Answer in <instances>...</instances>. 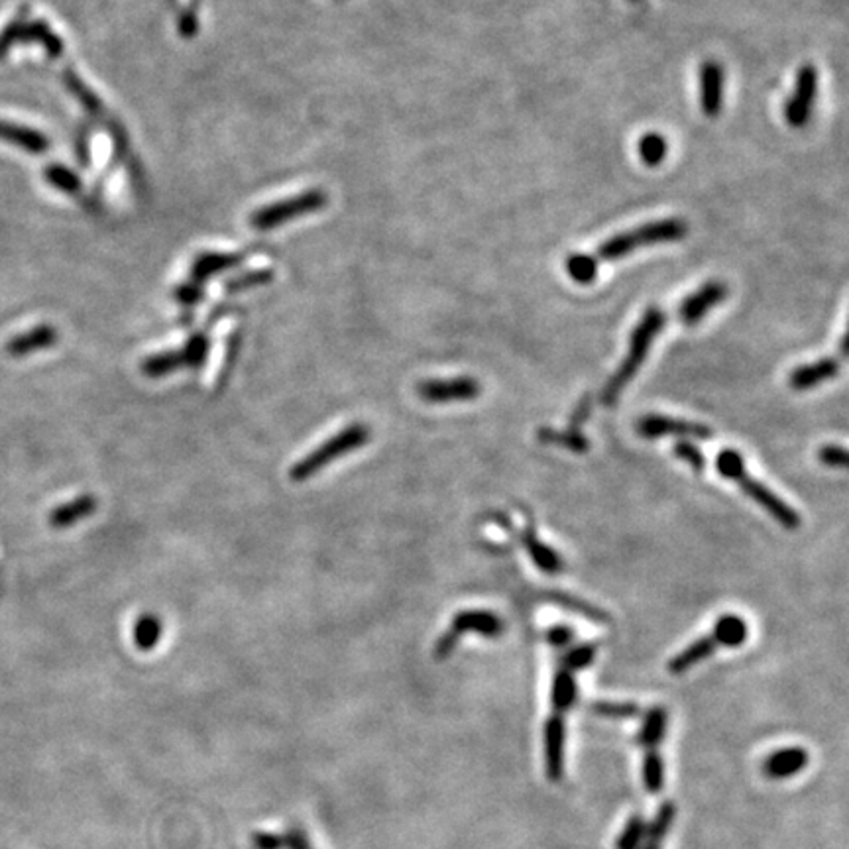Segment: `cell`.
Masks as SVG:
<instances>
[{"label": "cell", "mask_w": 849, "mask_h": 849, "mask_svg": "<svg viewBox=\"0 0 849 849\" xmlns=\"http://www.w3.org/2000/svg\"><path fill=\"white\" fill-rule=\"evenodd\" d=\"M46 181H49L51 186H54L56 189L59 191H65V193H77L81 189V181L80 177H77L71 169L68 167H63V165H51L46 169Z\"/></svg>", "instance_id": "obj_35"}, {"label": "cell", "mask_w": 849, "mask_h": 849, "mask_svg": "<svg viewBox=\"0 0 849 849\" xmlns=\"http://www.w3.org/2000/svg\"><path fill=\"white\" fill-rule=\"evenodd\" d=\"M40 44L46 54L51 58L61 56L63 42L61 37L49 28L42 20L26 22L24 18H16L10 22L6 28L0 32V58L6 56V51L16 44Z\"/></svg>", "instance_id": "obj_8"}, {"label": "cell", "mask_w": 849, "mask_h": 849, "mask_svg": "<svg viewBox=\"0 0 849 849\" xmlns=\"http://www.w3.org/2000/svg\"><path fill=\"white\" fill-rule=\"evenodd\" d=\"M840 370H842V362L838 358L828 356L818 362L804 364V366H799V368H794L789 377V384L796 391H806L828 380H833V377L840 374Z\"/></svg>", "instance_id": "obj_15"}, {"label": "cell", "mask_w": 849, "mask_h": 849, "mask_svg": "<svg viewBox=\"0 0 849 849\" xmlns=\"http://www.w3.org/2000/svg\"><path fill=\"white\" fill-rule=\"evenodd\" d=\"M726 73L717 61H704L700 68V107L704 116L716 119L724 109Z\"/></svg>", "instance_id": "obj_14"}, {"label": "cell", "mask_w": 849, "mask_h": 849, "mask_svg": "<svg viewBox=\"0 0 849 849\" xmlns=\"http://www.w3.org/2000/svg\"><path fill=\"white\" fill-rule=\"evenodd\" d=\"M208 346H211V341H208V336L203 334V333H197V334H193V336L189 338V341L186 343V346L181 348L183 352H186L187 368H193V370L201 368V366H203L205 360H207Z\"/></svg>", "instance_id": "obj_36"}, {"label": "cell", "mask_w": 849, "mask_h": 849, "mask_svg": "<svg viewBox=\"0 0 849 849\" xmlns=\"http://www.w3.org/2000/svg\"><path fill=\"white\" fill-rule=\"evenodd\" d=\"M664 324H667V313L663 309L649 307L643 313L642 321L635 324V329L630 336V348H627L623 362L606 382L602 394H600V401H602L606 408H611V405L618 403L625 386L633 380L639 370H642V366L649 356V350L653 343H655L659 333L664 329Z\"/></svg>", "instance_id": "obj_1"}, {"label": "cell", "mask_w": 849, "mask_h": 849, "mask_svg": "<svg viewBox=\"0 0 849 849\" xmlns=\"http://www.w3.org/2000/svg\"><path fill=\"white\" fill-rule=\"evenodd\" d=\"M56 343H58L56 326L40 324V326H34V329L28 331V333L10 338L8 345H6V352L10 356L22 358V356L34 355V352L48 350V348L54 346Z\"/></svg>", "instance_id": "obj_17"}, {"label": "cell", "mask_w": 849, "mask_h": 849, "mask_svg": "<svg viewBox=\"0 0 849 849\" xmlns=\"http://www.w3.org/2000/svg\"><path fill=\"white\" fill-rule=\"evenodd\" d=\"M97 509V498L93 495H80L68 504L58 505L54 512L49 514V525L54 529H68L80 524V521L87 519L90 514H95Z\"/></svg>", "instance_id": "obj_19"}, {"label": "cell", "mask_w": 849, "mask_h": 849, "mask_svg": "<svg viewBox=\"0 0 849 849\" xmlns=\"http://www.w3.org/2000/svg\"><path fill=\"white\" fill-rule=\"evenodd\" d=\"M545 596H547V602H551V604L560 606L565 610H570L572 613H578V616L590 620L594 623H610V616L604 610H600L598 606H594L590 602H584L582 598H577V596L567 594V592H558V590L547 592Z\"/></svg>", "instance_id": "obj_24"}, {"label": "cell", "mask_w": 849, "mask_h": 849, "mask_svg": "<svg viewBox=\"0 0 849 849\" xmlns=\"http://www.w3.org/2000/svg\"><path fill=\"white\" fill-rule=\"evenodd\" d=\"M181 368H187V358L183 350H167L154 355L142 362L140 370L148 377H164L167 374H174Z\"/></svg>", "instance_id": "obj_25"}, {"label": "cell", "mask_w": 849, "mask_h": 849, "mask_svg": "<svg viewBox=\"0 0 849 849\" xmlns=\"http://www.w3.org/2000/svg\"><path fill=\"white\" fill-rule=\"evenodd\" d=\"M577 696H578V686H577L574 673L568 671L565 664L558 663L555 678H553V692H551L553 712L567 716L570 708L574 706V702H577Z\"/></svg>", "instance_id": "obj_21"}, {"label": "cell", "mask_w": 849, "mask_h": 849, "mask_svg": "<svg viewBox=\"0 0 849 849\" xmlns=\"http://www.w3.org/2000/svg\"><path fill=\"white\" fill-rule=\"evenodd\" d=\"M749 635L748 623L743 618L734 616V613H727V616H722L716 621L714 630L710 635H704L696 639L695 643H690L686 649H683L678 655H674L669 661V673L673 674H683L690 671L692 667H696L698 663H702L706 657H710L716 649L720 647H739L746 643V639Z\"/></svg>", "instance_id": "obj_4"}, {"label": "cell", "mask_w": 849, "mask_h": 849, "mask_svg": "<svg viewBox=\"0 0 849 849\" xmlns=\"http://www.w3.org/2000/svg\"><path fill=\"white\" fill-rule=\"evenodd\" d=\"M547 642L557 649H567L574 642V630L570 625H553L547 630Z\"/></svg>", "instance_id": "obj_39"}, {"label": "cell", "mask_w": 849, "mask_h": 849, "mask_svg": "<svg viewBox=\"0 0 849 849\" xmlns=\"http://www.w3.org/2000/svg\"><path fill=\"white\" fill-rule=\"evenodd\" d=\"M808 761L810 757L804 748H782L767 757L763 763V773L775 780L791 779L799 775Z\"/></svg>", "instance_id": "obj_16"}, {"label": "cell", "mask_w": 849, "mask_h": 849, "mask_svg": "<svg viewBox=\"0 0 849 849\" xmlns=\"http://www.w3.org/2000/svg\"><path fill=\"white\" fill-rule=\"evenodd\" d=\"M643 785L649 792L659 794L664 787V761L659 749H647L643 757Z\"/></svg>", "instance_id": "obj_31"}, {"label": "cell", "mask_w": 849, "mask_h": 849, "mask_svg": "<svg viewBox=\"0 0 849 849\" xmlns=\"http://www.w3.org/2000/svg\"><path fill=\"white\" fill-rule=\"evenodd\" d=\"M201 293H203L201 285L193 283V281H191V283H186V285H181L179 290L175 292L177 302L183 303V305H195V303H197L199 299H201Z\"/></svg>", "instance_id": "obj_42"}, {"label": "cell", "mask_w": 849, "mask_h": 849, "mask_svg": "<svg viewBox=\"0 0 849 849\" xmlns=\"http://www.w3.org/2000/svg\"><path fill=\"white\" fill-rule=\"evenodd\" d=\"M673 452L676 454V459L686 462L692 470H696L698 474H702L704 470H706V456H704V452L695 445V442L676 440Z\"/></svg>", "instance_id": "obj_37"}, {"label": "cell", "mask_w": 849, "mask_h": 849, "mask_svg": "<svg viewBox=\"0 0 849 849\" xmlns=\"http://www.w3.org/2000/svg\"><path fill=\"white\" fill-rule=\"evenodd\" d=\"M240 260H242V256H237V254H203L193 266L191 281L201 285L208 278H213L215 273L228 270L234 264H239Z\"/></svg>", "instance_id": "obj_28"}, {"label": "cell", "mask_w": 849, "mask_h": 849, "mask_svg": "<svg viewBox=\"0 0 849 849\" xmlns=\"http://www.w3.org/2000/svg\"><path fill=\"white\" fill-rule=\"evenodd\" d=\"M370 437H372V430L366 423H352L345 427L343 430H338L334 437L326 439L321 447L311 451L305 459L293 464L290 478L293 482H305L313 478L315 474H319L324 466H329L334 461L341 459V456L350 454L368 445Z\"/></svg>", "instance_id": "obj_5"}, {"label": "cell", "mask_w": 849, "mask_h": 849, "mask_svg": "<svg viewBox=\"0 0 849 849\" xmlns=\"http://www.w3.org/2000/svg\"><path fill=\"white\" fill-rule=\"evenodd\" d=\"M590 710L598 716L608 717V720H631V717H637L642 708L637 706L633 702H592Z\"/></svg>", "instance_id": "obj_33"}, {"label": "cell", "mask_w": 849, "mask_h": 849, "mask_svg": "<svg viewBox=\"0 0 849 849\" xmlns=\"http://www.w3.org/2000/svg\"><path fill=\"white\" fill-rule=\"evenodd\" d=\"M590 411H592V398H590V396H584V398L578 401L577 409H574L572 415H570V427H568V429L580 430V427L586 423L588 417H590Z\"/></svg>", "instance_id": "obj_41"}, {"label": "cell", "mask_w": 849, "mask_h": 849, "mask_svg": "<svg viewBox=\"0 0 849 849\" xmlns=\"http://www.w3.org/2000/svg\"><path fill=\"white\" fill-rule=\"evenodd\" d=\"M0 140L32 154H42L49 148V140L42 133L6 121H0Z\"/></svg>", "instance_id": "obj_20"}, {"label": "cell", "mask_w": 849, "mask_h": 849, "mask_svg": "<svg viewBox=\"0 0 849 849\" xmlns=\"http://www.w3.org/2000/svg\"><path fill=\"white\" fill-rule=\"evenodd\" d=\"M727 297V285L722 281H706L698 292L688 295L678 307V319L686 326L698 324L708 313Z\"/></svg>", "instance_id": "obj_13"}, {"label": "cell", "mask_w": 849, "mask_h": 849, "mask_svg": "<svg viewBox=\"0 0 849 849\" xmlns=\"http://www.w3.org/2000/svg\"><path fill=\"white\" fill-rule=\"evenodd\" d=\"M820 461L832 468H845L847 466V451L840 445H826L820 451Z\"/></svg>", "instance_id": "obj_40"}, {"label": "cell", "mask_w": 849, "mask_h": 849, "mask_svg": "<svg viewBox=\"0 0 849 849\" xmlns=\"http://www.w3.org/2000/svg\"><path fill=\"white\" fill-rule=\"evenodd\" d=\"M543 749H545V773L548 780H560L565 773V739L567 724L565 714L553 712L543 729Z\"/></svg>", "instance_id": "obj_12"}, {"label": "cell", "mask_w": 849, "mask_h": 849, "mask_svg": "<svg viewBox=\"0 0 849 849\" xmlns=\"http://www.w3.org/2000/svg\"><path fill=\"white\" fill-rule=\"evenodd\" d=\"M716 468L724 478L736 482V484L741 488V492L751 498L757 505L763 507L769 515H773L777 524H780L785 529H799L802 519L796 512L794 507H791L785 500L779 498V495L767 488L763 482L755 480L749 476L746 462H743L741 452L736 449H724L720 454L716 456Z\"/></svg>", "instance_id": "obj_2"}, {"label": "cell", "mask_w": 849, "mask_h": 849, "mask_svg": "<svg viewBox=\"0 0 849 849\" xmlns=\"http://www.w3.org/2000/svg\"><path fill=\"white\" fill-rule=\"evenodd\" d=\"M637 152H639V158H642V162L645 165L657 167V165H661L664 162V158H667L669 142H667V138H664L659 133H649V134L642 136V140H639Z\"/></svg>", "instance_id": "obj_29"}, {"label": "cell", "mask_w": 849, "mask_h": 849, "mask_svg": "<svg viewBox=\"0 0 849 849\" xmlns=\"http://www.w3.org/2000/svg\"><path fill=\"white\" fill-rule=\"evenodd\" d=\"M324 205H326V195L319 189H313L302 195H295V197H290L285 201L260 208V211H256L250 217V227H254L256 230H271L295 217L315 213Z\"/></svg>", "instance_id": "obj_7"}, {"label": "cell", "mask_w": 849, "mask_h": 849, "mask_svg": "<svg viewBox=\"0 0 849 849\" xmlns=\"http://www.w3.org/2000/svg\"><path fill=\"white\" fill-rule=\"evenodd\" d=\"M476 633L486 639H495L504 633V621L498 613L488 610H462L452 618L449 630L437 639L435 657L447 659L459 645L462 635Z\"/></svg>", "instance_id": "obj_6"}, {"label": "cell", "mask_w": 849, "mask_h": 849, "mask_svg": "<svg viewBox=\"0 0 849 849\" xmlns=\"http://www.w3.org/2000/svg\"><path fill=\"white\" fill-rule=\"evenodd\" d=\"M688 225L685 218H663L655 223H647L633 230L616 234L606 240L592 254L596 262H618V260L633 254L637 248L655 246V244H671L686 239Z\"/></svg>", "instance_id": "obj_3"}, {"label": "cell", "mask_w": 849, "mask_h": 849, "mask_svg": "<svg viewBox=\"0 0 849 849\" xmlns=\"http://www.w3.org/2000/svg\"><path fill=\"white\" fill-rule=\"evenodd\" d=\"M818 93V69L814 65H802L796 73L792 97L785 104V119L792 128H804L812 116V107Z\"/></svg>", "instance_id": "obj_9"}, {"label": "cell", "mask_w": 849, "mask_h": 849, "mask_svg": "<svg viewBox=\"0 0 849 849\" xmlns=\"http://www.w3.org/2000/svg\"><path fill=\"white\" fill-rule=\"evenodd\" d=\"M65 83H68V87L71 89V93H75V97L80 99L90 112H93V109L101 107L99 99L93 93H90V90L80 80H77L75 75H71V73L65 75Z\"/></svg>", "instance_id": "obj_38"}, {"label": "cell", "mask_w": 849, "mask_h": 849, "mask_svg": "<svg viewBox=\"0 0 849 849\" xmlns=\"http://www.w3.org/2000/svg\"><path fill=\"white\" fill-rule=\"evenodd\" d=\"M667 724H669V712L663 706H653L645 714L643 726L637 734L639 746H642L643 749H659L664 739V734H667Z\"/></svg>", "instance_id": "obj_22"}, {"label": "cell", "mask_w": 849, "mask_h": 849, "mask_svg": "<svg viewBox=\"0 0 849 849\" xmlns=\"http://www.w3.org/2000/svg\"><path fill=\"white\" fill-rule=\"evenodd\" d=\"M631 3H642V0H631Z\"/></svg>", "instance_id": "obj_43"}, {"label": "cell", "mask_w": 849, "mask_h": 849, "mask_svg": "<svg viewBox=\"0 0 849 849\" xmlns=\"http://www.w3.org/2000/svg\"><path fill=\"white\" fill-rule=\"evenodd\" d=\"M596 653H598L596 643H580L574 647H567L563 655H560L558 663L565 664L568 671L578 673V671L590 667L596 659Z\"/></svg>", "instance_id": "obj_32"}, {"label": "cell", "mask_w": 849, "mask_h": 849, "mask_svg": "<svg viewBox=\"0 0 849 849\" xmlns=\"http://www.w3.org/2000/svg\"><path fill=\"white\" fill-rule=\"evenodd\" d=\"M537 439L543 442V445H557L560 449H567L570 452H578V454L590 449V442H588V439L582 435V430H574V429L557 430L551 427H541L537 430Z\"/></svg>", "instance_id": "obj_26"}, {"label": "cell", "mask_w": 849, "mask_h": 849, "mask_svg": "<svg viewBox=\"0 0 849 849\" xmlns=\"http://www.w3.org/2000/svg\"><path fill=\"white\" fill-rule=\"evenodd\" d=\"M521 545H524L527 555L531 557V560L537 565L541 572L545 574L563 572L565 568L563 558H560V555L555 551V548H551L537 537V529H535L533 525H527L525 531L521 533Z\"/></svg>", "instance_id": "obj_18"}, {"label": "cell", "mask_w": 849, "mask_h": 849, "mask_svg": "<svg viewBox=\"0 0 849 849\" xmlns=\"http://www.w3.org/2000/svg\"><path fill=\"white\" fill-rule=\"evenodd\" d=\"M480 382L470 376L451 377V380H425L417 386V396L427 403L472 401L480 396Z\"/></svg>", "instance_id": "obj_11"}, {"label": "cell", "mask_w": 849, "mask_h": 849, "mask_svg": "<svg viewBox=\"0 0 849 849\" xmlns=\"http://www.w3.org/2000/svg\"><path fill=\"white\" fill-rule=\"evenodd\" d=\"M645 833H647L645 820L639 814L631 816L630 820H627L623 832L620 833V838L616 842V849H639L645 840Z\"/></svg>", "instance_id": "obj_34"}, {"label": "cell", "mask_w": 849, "mask_h": 849, "mask_svg": "<svg viewBox=\"0 0 849 849\" xmlns=\"http://www.w3.org/2000/svg\"><path fill=\"white\" fill-rule=\"evenodd\" d=\"M674 818H676L674 802L673 801L663 802L659 806V810H657V816L653 818V822L647 826L645 840H643V844L639 849H661L664 838H667V833H669V830L673 826Z\"/></svg>", "instance_id": "obj_23"}, {"label": "cell", "mask_w": 849, "mask_h": 849, "mask_svg": "<svg viewBox=\"0 0 849 849\" xmlns=\"http://www.w3.org/2000/svg\"><path fill=\"white\" fill-rule=\"evenodd\" d=\"M598 266L592 254H572L565 262L568 276L580 285H590L598 278Z\"/></svg>", "instance_id": "obj_30"}, {"label": "cell", "mask_w": 849, "mask_h": 849, "mask_svg": "<svg viewBox=\"0 0 849 849\" xmlns=\"http://www.w3.org/2000/svg\"><path fill=\"white\" fill-rule=\"evenodd\" d=\"M162 635H164V623L158 616H155V613L146 611L136 620L133 639H134V645L140 651L146 653V651L158 647Z\"/></svg>", "instance_id": "obj_27"}, {"label": "cell", "mask_w": 849, "mask_h": 849, "mask_svg": "<svg viewBox=\"0 0 849 849\" xmlns=\"http://www.w3.org/2000/svg\"><path fill=\"white\" fill-rule=\"evenodd\" d=\"M637 433L643 439H659V437H683V439H712L714 437V429L704 425V423H695V421H686V419H676V417L669 415H657L651 413L642 417L637 421Z\"/></svg>", "instance_id": "obj_10"}]
</instances>
